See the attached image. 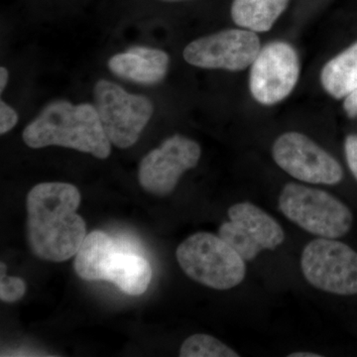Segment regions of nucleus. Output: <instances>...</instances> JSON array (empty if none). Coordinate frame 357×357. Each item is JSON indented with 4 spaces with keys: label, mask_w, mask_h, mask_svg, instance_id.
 I'll return each mask as SVG.
<instances>
[{
    "label": "nucleus",
    "mask_w": 357,
    "mask_h": 357,
    "mask_svg": "<svg viewBox=\"0 0 357 357\" xmlns=\"http://www.w3.org/2000/svg\"><path fill=\"white\" fill-rule=\"evenodd\" d=\"M81 192L68 183H42L27 195V241L47 261L63 262L77 255L86 238V222L77 210Z\"/></svg>",
    "instance_id": "1"
},
{
    "label": "nucleus",
    "mask_w": 357,
    "mask_h": 357,
    "mask_svg": "<svg viewBox=\"0 0 357 357\" xmlns=\"http://www.w3.org/2000/svg\"><path fill=\"white\" fill-rule=\"evenodd\" d=\"M22 139L32 149L61 146L89 153L98 159L109 158L112 142L91 103L54 100L26 126Z\"/></svg>",
    "instance_id": "2"
},
{
    "label": "nucleus",
    "mask_w": 357,
    "mask_h": 357,
    "mask_svg": "<svg viewBox=\"0 0 357 357\" xmlns=\"http://www.w3.org/2000/svg\"><path fill=\"white\" fill-rule=\"evenodd\" d=\"M176 256L185 274L206 287L229 290L245 278V260L220 236L192 234L178 245Z\"/></svg>",
    "instance_id": "3"
},
{
    "label": "nucleus",
    "mask_w": 357,
    "mask_h": 357,
    "mask_svg": "<svg viewBox=\"0 0 357 357\" xmlns=\"http://www.w3.org/2000/svg\"><path fill=\"white\" fill-rule=\"evenodd\" d=\"M278 206L289 220L323 238L344 236L354 222L351 211L332 194L297 183L284 185Z\"/></svg>",
    "instance_id": "4"
},
{
    "label": "nucleus",
    "mask_w": 357,
    "mask_h": 357,
    "mask_svg": "<svg viewBox=\"0 0 357 357\" xmlns=\"http://www.w3.org/2000/svg\"><path fill=\"white\" fill-rule=\"evenodd\" d=\"M93 100L103 130L114 146H133L154 114V105L146 96L128 93L119 84L98 79Z\"/></svg>",
    "instance_id": "5"
},
{
    "label": "nucleus",
    "mask_w": 357,
    "mask_h": 357,
    "mask_svg": "<svg viewBox=\"0 0 357 357\" xmlns=\"http://www.w3.org/2000/svg\"><path fill=\"white\" fill-rule=\"evenodd\" d=\"M301 269L319 290L357 295V252L342 241L319 237L307 243L301 256Z\"/></svg>",
    "instance_id": "6"
},
{
    "label": "nucleus",
    "mask_w": 357,
    "mask_h": 357,
    "mask_svg": "<svg viewBox=\"0 0 357 357\" xmlns=\"http://www.w3.org/2000/svg\"><path fill=\"white\" fill-rule=\"evenodd\" d=\"M275 163L289 175L302 182L316 185H337L344 170L337 160L304 134L286 132L272 147Z\"/></svg>",
    "instance_id": "7"
},
{
    "label": "nucleus",
    "mask_w": 357,
    "mask_h": 357,
    "mask_svg": "<svg viewBox=\"0 0 357 357\" xmlns=\"http://www.w3.org/2000/svg\"><path fill=\"white\" fill-rule=\"evenodd\" d=\"M260 50L255 32L227 29L194 40L183 56L185 62L201 69L239 72L252 65Z\"/></svg>",
    "instance_id": "8"
},
{
    "label": "nucleus",
    "mask_w": 357,
    "mask_h": 357,
    "mask_svg": "<svg viewBox=\"0 0 357 357\" xmlns=\"http://www.w3.org/2000/svg\"><path fill=\"white\" fill-rule=\"evenodd\" d=\"M299 77V57L293 46L272 42L263 47L251 65L249 89L256 102L273 105L291 95Z\"/></svg>",
    "instance_id": "9"
},
{
    "label": "nucleus",
    "mask_w": 357,
    "mask_h": 357,
    "mask_svg": "<svg viewBox=\"0 0 357 357\" xmlns=\"http://www.w3.org/2000/svg\"><path fill=\"white\" fill-rule=\"evenodd\" d=\"M229 217V222L220 225L218 236L245 261L255 260L263 250H274L285 241L281 225L255 204H234Z\"/></svg>",
    "instance_id": "10"
},
{
    "label": "nucleus",
    "mask_w": 357,
    "mask_h": 357,
    "mask_svg": "<svg viewBox=\"0 0 357 357\" xmlns=\"http://www.w3.org/2000/svg\"><path fill=\"white\" fill-rule=\"evenodd\" d=\"M201 155V146L196 141L180 134L171 136L141 160L140 185L155 196H168L183 174L198 165Z\"/></svg>",
    "instance_id": "11"
},
{
    "label": "nucleus",
    "mask_w": 357,
    "mask_h": 357,
    "mask_svg": "<svg viewBox=\"0 0 357 357\" xmlns=\"http://www.w3.org/2000/svg\"><path fill=\"white\" fill-rule=\"evenodd\" d=\"M170 56L161 49L134 46L109 59L107 67L115 76L132 83L153 86L166 77Z\"/></svg>",
    "instance_id": "12"
},
{
    "label": "nucleus",
    "mask_w": 357,
    "mask_h": 357,
    "mask_svg": "<svg viewBox=\"0 0 357 357\" xmlns=\"http://www.w3.org/2000/svg\"><path fill=\"white\" fill-rule=\"evenodd\" d=\"M119 250L114 238L100 230L84 239L75 258L77 276L86 281H107V270Z\"/></svg>",
    "instance_id": "13"
},
{
    "label": "nucleus",
    "mask_w": 357,
    "mask_h": 357,
    "mask_svg": "<svg viewBox=\"0 0 357 357\" xmlns=\"http://www.w3.org/2000/svg\"><path fill=\"white\" fill-rule=\"evenodd\" d=\"M152 275L150 263L142 255L117 251L107 270V282L128 295L139 296L146 292Z\"/></svg>",
    "instance_id": "14"
},
{
    "label": "nucleus",
    "mask_w": 357,
    "mask_h": 357,
    "mask_svg": "<svg viewBox=\"0 0 357 357\" xmlns=\"http://www.w3.org/2000/svg\"><path fill=\"white\" fill-rule=\"evenodd\" d=\"M290 0H234L231 17L236 25L255 33L271 30Z\"/></svg>",
    "instance_id": "15"
},
{
    "label": "nucleus",
    "mask_w": 357,
    "mask_h": 357,
    "mask_svg": "<svg viewBox=\"0 0 357 357\" xmlns=\"http://www.w3.org/2000/svg\"><path fill=\"white\" fill-rule=\"evenodd\" d=\"M324 89L333 98H345L357 89V42L345 49L321 70Z\"/></svg>",
    "instance_id": "16"
},
{
    "label": "nucleus",
    "mask_w": 357,
    "mask_h": 357,
    "mask_svg": "<svg viewBox=\"0 0 357 357\" xmlns=\"http://www.w3.org/2000/svg\"><path fill=\"white\" fill-rule=\"evenodd\" d=\"M181 357H238L239 354L220 340L198 333L185 340L180 349Z\"/></svg>",
    "instance_id": "17"
},
{
    "label": "nucleus",
    "mask_w": 357,
    "mask_h": 357,
    "mask_svg": "<svg viewBox=\"0 0 357 357\" xmlns=\"http://www.w3.org/2000/svg\"><path fill=\"white\" fill-rule=\"evenodd\" d=\"M6 264L1 263V280H0V299L6 303L20 300L26 292V285L18 277H7Z\"/></svg>",
    "instance_id": "18"
},
{
    "label": "nucleus",
    "mask_w": 357,
    "mask_h": 357,
    "mask_svg": "<svg viewBox=\"0 0 357 357\" xmlns=\"http://www.w3.org/2000/svg\"><path fill=\"white\" fill-rule=\"evenodd\" d=\"M18 116L17 112L10 105H7L6 102H0V134L3 135L11 129L15 128L17 124Z\"/></svg>",
    "instance_id": "19"
},
{
    "label": "nucleus",
    "mask_w": 357,
    "mask_h": 357,
    "mask_svg": "<svg viewBox=\"0 0 357 357\" xmlns=\"http://www.w3.org/2000/svg\"><path fill=\"white\" fill-rule=\"evenodd\" d=\"M345 157L347 165L351 169L352 175L357 180V134H351L345 139Z\"/></svg>",
    "instance_id": "20"
},
{
    "label": "nucleus",
    "mask_w": 357,
    "mask_h": 357,
    "mask_svg": "<svg viewBox=\"0 0 357 357\" xmlns=\"http://www.w3.org/2000/svg\"><path fill=\"white\" fill-rule=\"evenodd\" d=\"M344 109L345 114L351 119L357 116V89L345 98Z\"/></svg>",
    "instance_id": "21"
},
{
    "label": "nucleus",
    "mask_w": 357,
    "mask_h": 357,
    "mask_svg": "<svg viewBox=\"0 0 357 357\" xmlns=\"http://www.w3.org/2000/svg\"><path fill=\"white\" fill-rule=\"evenodd\" d=\"M9 72L6 67L2 66L0 68V91L3 93L4 89H6L7 84H8Z\"/></svg>",
    "instance_id": "22"
},
{
    "label": "nucleus",
    "mask_w": 357,
    "mask_h": 357,
    "mask_svg": "<svg viewBox=\"0 0 357 357\" xmlns=\"http://www.w3.org/2000/svg\"><path fill=\"white\" fill-rule=\"evenodd\" d=\"M289 357H321V354H314V352L298 351L293 352L288 356Z\"/></svg>",
    "instance_id": "23"
},
{
    "label": "nucleus",
    "mask_w": 357,
    "mask_h": 357,
    "mask_svg": "<svg viewBox=\"0 0 357 357\" xmlns=\"http://www.w3.org/2000/svg\"><path fill=\"white\" fill-rule=\"evenodd\" d=\"M169 1H174V0H169Z\"/></svg>",
    "instance_id": "24"
}]
</instances>
